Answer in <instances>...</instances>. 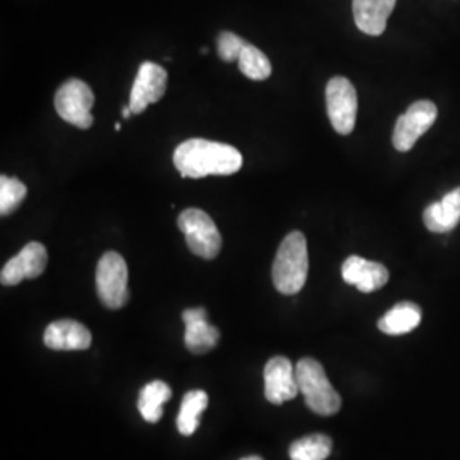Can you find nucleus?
I'll list each match as a JSON object with an SVG mask.
<instances>
[{
  "instance_id": "f257e3e1",
  "label": "nucleus",
  "mask_w": 460,
  "mask_h": 460,
  "mask_svg": "<svg viewBox=\"0 0 460 460\" xmlns=\"http://www.w3.org/2000/svg\"><path fill=\"white\" fill-rule=\"evenodd\" d=\"M174 165L182 178L230 176L243 167V155L229 144L190 138L174 150Z\"/></svg>"
},
{
  "instance_id": "f03ea898",
  "label": "nucleus",
  "mask_w": 460,
  "mask_h": 460,
  "mask_svg": "<svg viewBox=\"0 0 460 460\" xmlns=\"http://www.w3.org/2000/svg\"><path fill=\"white\" fill-rule=\"evenodd\" d=\"M309 275V252L307 239L302 232H290L279 244L275 263H273V283L283 296L298 294Z\"/></svg>"
},
{
  "instance_id": "7ed1b4c3",
  "label": "nucleus",
  "mask_w": 460,
  "mask_h": 460,
  "mask_svg": "<svg viewBox=\"0 0 460 460\" xmlns=\"http://www.w3.org/2000/svg\"><path fill=\"white\" fill-rule=\"evenodd\" d=\"M300 394L311 411L321 416H332L341 408V397L331 385L324 367L314 358H302L296 365Z\"/></svg>"
},
{
  "instance_id": "20e7f679",
  "label": "nucleus",
  "mask_w": 460,
  "mask_h": 460,
  "mask_svg": "<svg viewBox=\"0 0 460 460\" xmlns=\"http://www.w3.org/2000/svg\"><path fill=\"white\" fill-rule=\"evenodd\" d=\"M178 227L184 234L186 244L193 254L203 260H215L222 249V235L212 217L199 210L188 208L178 217Z\"/></svg>"
},
{
  "instance_id": "39448f33",
  "label": "nucleus",
  "mask_w": 460,
  "mask_h": 460,
  "mask_svg": "<svg viewBox=\"0 0 460 460\" xmlns=\"http://www.w3.org/2000/svg\"><path fill=\"white\" fill-rule=\"evenodd\" d=\"M96 287L101 302L108 309H121L128 302V268L121 254L115 251L102 254L96 270Z\"/></svg>"
},
{
  "instance_id": "423d86ee",
  "label": "nucleus",
  "mask_w": 460,
  "mask_h": 460,
  "mask_svg": "<svg viewBox=\"0 0 460 460\" xmlns=\"http://www.w3.org/2000/svg\"><path fill=\"white\" fill-rule=\"evenodd\" d=\"M93 106L94 93L79 79H70L62 84L55 94V110L58 116L81 130L91 128L94 123V118L91 115Z\"/></svg>"
},
{
  "instance_id": "0eeeda50",
  "label": "nucleus",
  "mask_w": 460,
  "mask_h": 460,
  "mask_svg": "<svg viewBox=\"0 0 460 460\" xmlns=\"http://www.w3.org/2000/svg\"><path fill=\"white\" fill-rule=\"evenodd\" d=\"M326 108L332 128L340 135H349L357 123L358 96L355 85L346 77H332L326 85Z\"/></svg>"
},
{
  "instance_id": "6e6552de",
  "label": "nucleus",
  "mask_w": 460,
  "mask_h": 460,
  "mask_svg": "<svg viewBox=\"0 0 460 460\" xmlns=\"http://www.w3.org/2000/svg\"><path fill=\"white\" fill-rule=\"evenodd\" d=\"M437 119V106L431 101H418L408 108L404 115L399 116L395 123L393 144L395 150L408 152L414 147L418 138L429 130Z\"/></svg>"
},
{
  "instance_id": "1a4fd4ad",
  "label": "nucleus",
  "mask_w": 460,
  "mask_h": 460,
  "mask_svg": "<svg viewBox=\"0 0 460 460\" xmlns=\"http://www.w3.org/2000/svg\"><path fill=\"white\" fill-rule=\"evenodd\" d=\"M167 89V72L154 62H144L133 83L130 94V108L133 115H140L147 110L148 104L159 102Z\"/></svg>"
},
{
  "instance_id": "9d476101",
  "label": "nucleus",
  "mask_w": 460,
  "mask_h": 460,
  "mask_svg": "<svg viewBox=\"0 0 460 460\" xmlns=\"http://www.w3.org/2000/svg\"><path fill=\"white\" fill-rule=\"evenodd\" d=\"M300 394L296 382V367L285 357H273L264 367V395L279 406Z\"/></svg>"
},
{
  "instance_id": "9b49d317",
  "label": "nucleus",
  "mask_w": 460,
  "mask_h": 460,
  "mask_svg": "<svg viewBox=\"0 0 460 460\" xmlns=\"http://www.w3.org/2000/svg\"><path fill=\"white\" fill-rule=\"evenodd\" d=\"M49 264V251L41 243H30L22 247L13 260L4 264L0 281L5 287H13L22 279H38Z\"/></svg>"
},
{
  "instance_id": "f8f14e48",
  "label": "nucleus",
  "mask_w": 460,
  "mask_h": 460,
  "mask_svg": "<svg viewBox=\"0 0 460 460\" xmlns=\"http://www.w3.org/2000/svg\"><path fill=\"white\" fill-rule=\"evenodd\" d=\"M341 275L348 285L357 287L363 294L380 290L389 281V271L384 264L368 261L362 256H349L343 263Z\"/></svg>"
},
{
  "instance_id": "ddd939ff",
  "label": "nucleus",
  "mask_w": 460,
  "mask_h": 460,
  "mask_svg": "<svg viewBox=\"0 0 460 460\" xmlns=\"http://www.w3.org/2000/svg\"><path fill=\"white\" fill-rule=\"evenodd\" d=\"M45 345L57 351H83L93 345V334L79 321L62 319L51 323L45 336Z\"/></svg>"
},
{
  "instance_id": "4468645a",
  "label": "nucleus",
  "mask_w": 460,
  "mask_h": 460,
  "mask_svg": "<svg viewBox=\"0 0 460 460\" xmlns=\"http://www.w3.org/2000/svg\"><path fill=\"white\" fill-rule=\"evenodd\" d=\"M182 321L186 324L184 343L191 353L203 355V353L210 351L218 343L220 332L212 324H208L207 311L203 307L186 309L182 313Z\"/></svg>"
},
{
  "instance_id": "2eb2a0df",
  "label": "nucleus",
  "mask_w": 460,
  "mask_h": 460,
  "mask_svg": "<svg viewBox=\"0 0 460 460\" xmlns=\"http://www.w3.org/2000/svg\"><path fill=\"white\" fill-rule=\"evenodd\" d=\"M395 0H353L355 24L362 33L380 36L394 11Z\"/></svg>"
},
{
  "instance_id": "dca6fc26",
  "label": "nucleus",
  "mask_w": 460,
  "mask_h": 460,
  "mask_svg": "<svg viewBox=\"0 0 460 460\" xmlns=\"http://www.w3.org/2000/svg\"><path fill=\"white\" fill-rule=\"evenodd\" d=\"M423 222L435 234L456 229L460 222V188L447 193L440 201L431 203L423 214Z\"/></svg>"
},
{
  "instance_id": "f3484780",
  "label": "nucleus",
  "mask_w": 460,
  "mask_h": 460,
  "mask_svg": "<svg viewBox=\"0 0 460 460\" xmlns=\"http://www.w3.org/2000/svg\"><path fill=\"white\" fill-rule=\"evenodd\" d=\"M421 323V309L412 302H401L378 321V329L389 336H401L411 332Z\"/></svg>"
},
{
  "instance_id": "a211bd4d",
  "label": "nucleus",
  "mask_w": 460,
  "mask_h": 460,
  "mask_svg": "<svg viewBox=\"0 0 460 460\" xmlns=\"http://www.w3.org/2000/svg\"><path fill=\"white\" fill-rule=\"evenodd\" d=\"M172 391L163 380L148 382L138 395V411L148 423H157L163 418L164 404L171 399Z\"/></svg>"
},
{
  "instance_id": "6ab92c4d",
  "label": "nucleus",
  "mask_w": 460,
  "mask_h": 460,
  "mask_svg": "<svg viewBox=\"0 0 460 460\" xmlns=\"http://www.w3.org/2000/svg\"><path fill=\"white\" fill-rule=\"evenodd\" d=\"M208 406V395L205 391H190L184 395L181 402V410L178 414V429L184 437H190L197 431L199 427L201 412Z\"/></svg>"
},
{
  "instance_id": "aec40b11",
  "label": "nucleus",
  "mask_w": 460,
  "mask_h": 460,
  "mask_svg": "<svg viewBox=\"0 0 460 460\" xmlns=\"http://www.w3.org/2000/svg\"><path fill=\"white\" fill-rule=\"evenodd\" d=\"M332 450V440L323 435L315 433L304 438H298L290 445V459L292 460H326Z\"/></svg>"
},
{
  "instance_id": "412c9836",
  "label": "nucleus",
  "mask_w": 460,
  "mask_h": 460,
  "mask_svg": "<svg viewBox=\"0 0 460 460\" xmlns=\"http://www.w3.org/2000/svg\"><path fill=\"white\" fill-rule=\"evenodd\" d=\"M239 70L252 81H266L271 75V62L263 51L247 43L237 60Z\"/></svg>"
},
{
  "instance_id": "4be33fe9",
  "label": "nucleus",
  "mask_w": 460,
  "mask_h": 460,
  "mask_svg": "<svg viewBox=\"0 0 460 460\" xmlns=\"http://www.w3.org/2000/svg\"><path fill=\"white\" fill-rule=\"evenodd\" d=\"M26 184L17 178L2 176L0 178V215L7 217L16 210L26 198Z\"/></svg>"
},
{
  "instance_id": "5701e85b",
  "label": "nucleus",
  "mask_w": 460,
  "mask_h": 460,
  "mask_svg": "<svg viewBox=\"0 0 460 460\" xmlns=\"http://www.w3.org/2000/svg\"><path fill=\"white\" fill-rule=\"evenodd\" d=\"M247 41L244 38L237 36L232 31H222L217 38V51H218V57L224 60V62H237L239 60V55L243 49L246 47Z\"/></svg>"
},
{
  "instance_id": "b1692460",
  "label": "nucleus",
  "mask_w": 460,
  "mask_h": 460,
  "mask_svg": "<svg viewBox=\"0 0 460 460\" xmlns=\"http://www.w3.org/2000/svg\"><path fill=\"white\" fill-rule=\"evenodd\" d=\"M130 115H133L132 108H130V106H125V108L121 110V116H123L125 119H128V118H130Z\"/></svg>"
},
{
  "instance_id": "393cba45",
  "label": "nucleus",
  "mask_w": 460,
  "mask_h": 460,
  "mask_svg": "<svg viewBox=\"0 0 460 460\" xmlns=\"http://www.w3.org/2000/svg\"><path fill=\"white\" fill-rule=\"evenodd\" d=\"M241 460H263L261 457H258V456H251V457H244V459Z\"/></svg>"
},
{
  "instance_id": "a878e982",
  "label": "nucleus",
  "mask_w": 460,
  "mask_h": 460,
  "mask_svg": "<svg viewBox=\"0 0 460 460\" xmlns=\"http://www.w3.org/2000/svg\"><path fill=\"white\" fill-rule=\"evenodd\" d=\"M115 130L116 132H119V130H121V123H116Z\"/></svg>"
}]
</instances>
